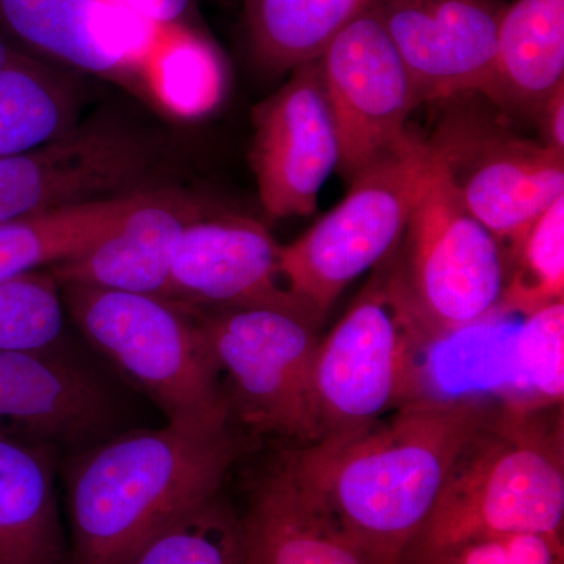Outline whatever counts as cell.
<instances>
[{"label": "cell", "mask_w": 564, "mask_h": 564, "mask_svg": "<svg viewBox=\"0 0 564 564\" xmlns=\"http://www.w3.org/2000/svg\"><path fill=\"white\" fill-rule=\"evenodd\" d=\"M491 411L473 400L422 399L356 432L284 455L373 564H403L456 456Z\"/></svg>", "instance_id": "1"}, {"label": "cell", "mask_w": 564, "mask_h": 564, "mask_svg": "<svg viewBox=\"0 0 564 564\" xmlns=\"http://www.w3.org/2000/svg\"><path fill=\"white\" fill-rule=\"evenodd\" d=\"M236 452L231 433L170 425L93 447L68 475L65 564H124L163 527L218 496Z\"/></svg>", "instance_id": "2"}, {"label": "cell", "mask_w": 564, "mask_h": 564, "mask_svg": "<svg viewBox=\"0 0 564 564\" xmlns=\"http://www.w3.org/2000/svg\"><path fill=\"white\" fill-rule=\"evenodd\" d=\"M563 458L562 433L549 432L532 408L489 413L406 554L496 534L563 536Z\"/></svg>", "instance_id": "3"}, {"label": "cell", "mask_w": 564, "mask_h": 564, "mask_svg": "<svg viewBox=\"0 0 564 564\" xmlns=\"http://www.w3.org/2000/svg\"><path fill=\"white\" fill-rule=\"evenodd\" d=\"M437 337L408 288L397 247L375 267L347 313L318 344V440L366 429L422 399L419 359Z\"/></svg>", "instance_id": "4"}, {"label": "cell", "mask_w": 564, "mask_h": 564, "mask_svg": "<svg viewBox=\"0 0 564 564\" xmlns=\"http://www.w3.org/2000/svg\"><path fill=\"white\" fill-rule=\"evenodd\" d=\"M62 295L85 339L158 404L166 425L229 433L220 377L193 313L158 296L90 285H62Z\"/></svg>", "instance_id": "5"}, {"label": "cell", "mask_w": 564, "mask_h": 564, "mask_svg": "<svg viewBox=\"0 0 564 564\" xmlns=\"http://www.w3.org/2000/svg\"><path fill=\"white\" fill-rule=\"evenodd\" d=\"M196 314V313H193ZM229 415L254 433L318 441L314 364L318 326L307 307H237L195 315Z\"/></svg>", "instance_id": "6"}, {"label": "cell", "mask_w": 564, "mask_h": 564, "mask_svg": "<svg viewBox=\"0 0 564 564\" xmlns=\"http://www.w3.org/2000/svg\"><path fill=\"white\" fill-rule=\"evenodd\" d=\"M429 163V143L411 133L351 181L343 203L281 247L282 280L322 322L356 278L399 247Z\"/></svg>", "instance_id": "7"}, {"label": "cell", "mask_w": 564, "mask_h": 564, "mask_svg": "<svg viewBox=\"0 0 564 564\" xmlns=\"http://www.w3.org/2000/svg\"><path fill=\"white\" fill-rule=\"evenodd\" d=\"M399 252L414 302L441 336L499 315L505 245L467 209L432 148Z\"/></svg>", "instance_id": "8"}, {"label": "cell", "mask_w": 564, "mask_h": 564, "mask_svg": "<svg viewBox=\"0 0 564 564\" xmlns=\"http://www.w3.org/2000/svg\"><path fill=\"white\" fill-rule=\"evenodd\" d=\"M339 137V172L355 180L403 143L419 106L413 80L370 6L317 61Z\"/></svg>", "instance_id": "9"}, {"label": "cell", "mask_w": 564, "mask_h": 564, "mask_svg": "<svg viewBox=\"0 0 564 564\" xmlns=\"http://www.w3.org/2000/svg\"><path fill=\"white\" fill-rule=\"evenodd\" d=\"M459 198L503 243L564 196V154L480 118L445 121L429 141Z\"/></svg>", "instance_id": "10"}, {"label": "cell", "mask_w": 564, "mask_h": 564, "mask_svg": "<svg viewBox=\"0 0 564 564\" xmlns=\"http://www.w3.org/2000/svg\"><path fill=\"white\" fill-rule=\"evenodd\" d=\"M291 79L252 111L251 166L263 210L273 218L307 217L339 165V137L318 63Z\"/></svg>", "instance_id": "11"}, {"label": "cell", "mask_w": 564, "mask_h": 564, "mask_svg": "<svg viewBox=\"0 0 564 564\" xmlns=\"http://www.w3.org/2000/svg\"><path fill=\"white\" fill-rule=\"evenodd\" d=\"M419 104L486 95L505 6L499 0H372Z\"/></svg>", "instance_id": "12"}, {"label": "cell", "mask_w": 564, "mask_h": 564, "mask_svg": "<svg viewBox=\"0 0 564 564\" xmlns=\"http://www.w3.org/2000/svg\"><path fill=\"white\" fill-rule=\"evenodd\" d=\"M280 252L281 245L262 223L239 215L207 214L182 234L166 302L188 313L307 307L282 280Z\"/></svg>", "instance_id": "13"}, {"label": "cell", "mask_w": 564, "mask_h": 564, "mask_svg": "<svg viewBox=\"0 0 564 564\" xmlns=\"http://www.w3.org/2000/svg\"><path fill=\"white\" fill-rule=\"evenodd\" d=\"M0 28L36 54L150 102L141 65L155 25L117 0H0Z\"/></svg>", "instance_id": "14"}, {"label": "cell", "mask_w": 564, "mask_h": 564, "mask_svg": "<svg viewBox=\"0 0 564 564\" xmlns=\"http://www.w3.org/2000/svg\"><path fill=\"white\" fill-rule=\"evenodd\" d=\"M206 215L203 204L174 188L135 193L109 231L80 254L50 267V272L61 285H90L166 300L182 234Z\"/></svg>", "instance_id": "15"}, {"label": "cell", "mask_w": 564, "mask_h": 564, "mask_svg": "<svg viewBox=\"0 0 564 564\" xmlns=\"http://www.w3.org/2000/svg\"><path fill=\"white\" fill-rule=\"evenodd\" d=\"M113 415L109 395L51 352L0 350V430L32 440H87Z\"/></svg>", "instance_id": "16"}, {"label": "cell", "mask_w": 564, "mask_h": 564, "mask_svg": "<svg viewBox=\"0 0 564 564\" xmlns=\"http://www.w3.org/2000/svg\"><path fill=\"white\" fill-rule=\"evenodd\" d=\"M240 524L243 564H373L284 456L256 486Z\"/></svg>", "instance_id": "17"}, {"label": "cell", "mask_w": 564, "mask_h": 564, "mask_svg": "<svg viewBox=\"0 0 564 564\" xmlns=\"http://www.w3.org/2000/svg\"><path fill=\"white\" fill-rule=\"evenodd\" d=\"M50 444L0 430V564H65Z\"/></svg>", "instance_id": "18"}, {"label": "cell", "mask_w": 564, "mask_h": 564, "mask_svg": "<svg viewBox=\"0 0 564 564\" xmlns=\"http://www.w3.org/2000/svg\"><path fill=\"white\" fill-rule=\"evenodd\" d=\"M564 85V0H514L505 7L486 98L536 118Z\"/></svg>", "instance_id": "19"}, {"label": "cell", "mask_w": 564, "mask_h": 564, "mask_svg": "<svg viewBox=\"0 0 564 564\" xmlns=\"http://www.w3.org/2000/svg\"><path fill=\"white\" fill-rule=\"evenodd\" d=\"M372 0H245L252 57L270 74L317 62Z\"/></svg>", "instance_id": "20"}, {"label": "cell", "mask_w": 564, "mask_h": 564, "mask_svg": "<svg viewBox=\"0 0 564 564\" xmlns=\"http://www.w3.org/2000/svg\"><path fill=\"white\" fill-rule=\"evenodd\" d=\"M80 104L76 82L21 52L0 70V161L73 131Z\"/></svg>", "instance_id": "21"}, {"label": "cell", "mask_w": 564, "mask_h": 564, "mask_svg": "<svg viewBox=\"0 0 564 564\" xmlns=\"http://www.w3.org/2000/svg\"><path fill=\"white\" fill-rule=\"evenodd\" d=\"M139 193V192H137ZM133 195L66 207L0 225V282L80 254L104 236Z\"/></svg>", "instance_id": "22"}, {"label": "cell", "mask_w": 564, "mask_h": 564, "mask_svg": "<svg viewBox=\"0 0 564 564\" xmlns=\"http://www.w3.org/2000/svg\"><path fill=\"white\" fill-rule=\"evenodd\" d=\"M141 73L148 101L176 117H198L220 98L217 52L188 25H158Z\"/></svg>", "instance_id": "23"}, {"label": "cell", "mask_w": 564, "mask_h": 564, "mask_svg": "<svg viewBox=\"0 0 564 564\" xmlns=\"http://www.w3.org/2000/svg\"><path fill=\"white\" fill-rule=\"evenodd\" d=\"M508 284L499 314L536 313L564 295V196L556 199L510 242Z\"/></svg>", "instance_id": "24"}, {"label": "cell", "mask_w": 564, "mask_h": 564, "mask_svg": "<svg viewBox=\"0 0 564 564\" xmlns=\"http://www.w3.org/2000/svg\"><path fill=\"white\" fill-rule=\"evenodd\" d=\"M124 564H243L240 516L212 497L163 527Z\"/></svg>", "instance_id": "25"}, {"label": "cell", "mask_w": 564, "mask_h": 564, "mask_svg": "<svg viewBox=\"0 0 564 564\" xmlns=\"http://www.w3.org/2000/svg\"><path fill=\"white\" fill-rule=\"evenodd\" d=\"M65 318L62 285L50 269L0 282V350L51 352Z\"/></svg>", "instance_id": "26"}, {"label": "cell", "mask_w": 564, "mask_h": 564, "mask_svg": "<svg viewBox=\"0 0 564 564\" xmlns=\"http://www.w3.org/2000/svg\"><path fill=\"white\" fill-rule=\"evenodd\" d=\"M403 564H564L563 536L514 533L410 552Z\"/></svg>", "instance_id": "27"}, {"label": "cell", "mask_w": 564, "mask_h": 564, "mask_svg": "<svg viewBox=\"0 0 564 564\" xmlns=\"http://www.w3.org/2000/svg\"><path fill=\"white\" fill-rule=\"evenodd\" d=\"M564 302L525 315L519 332L518 351L522 373L541 404L563 400Z\"/></svg>", "instance_id": "28"}, {"label": "cell", "mask_w": 564, "mask_h": 564, "mask_svg": "<svg viewBox=\"0 0 564 564\" xmlns=\"http://www.w3.org/2000/svg\"><path fill=\"white\" fill-rule=\"evenodd\" d=\"M141 20L154 25H187L192 0H117Z\"/></svg>", "instance_id": "29"}, {"label": "cell", "mask_w": 564, "mask_h": 564, "mask_svg": "<svg viewBox=\"0 0 564 564\" xmlns=\"http://www.w3.org/2000/svg\"><path fill=\"white\" fill-rule=\"evenodd\" d=\"M536 120L543 131L545 147L564 154V85L538 111Z\"/></svg>", "instance_id": "30"}, {"label": "cell", "mask_w": 564, "mask_h": 564, "mask_svg": "<svg viewBox=\"0 0 564 564\" xmlns=\"http://www.w3.org/2000/svg\"><path fill=\"white\" fill-rule=\"evenodd\" d=\"M20 54V51H14L13 47L0 36V70L7 68Z\"/></svg>", "instance_id": "31"}]
</instances>
